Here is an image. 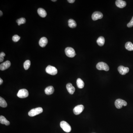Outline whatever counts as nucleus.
Returning <instances> with one entry per match:
<instances>
[{"mask_svg": "<svg viewBox=\"0 0 133 133\" xmlns=\"http://www.w3.org/2000/svg\"><path fill=\"white\" fill-rule=\"evenodd\" d=\"M66 89L70 94H73L75 91V88L71 83H68L66 85Z\"/></svg>", "mask_w": 133, "mask_h": 133, "instance_id": "12", "label": "nucleus"}, {"mask_svg": "<svg viewBox=\"0 0 133 133\" xmlns=\"http://www.w3.org/2000/svg\"><path fill=\"white\" fill-rule=\"evenodd\" d=\"M96 67L97 69L100 70L108 71L110 69L109 66H108V64L105 63L103 62L98 63L96 65Z\"/></svg>", "mask_w": 133, "mask_h": 133, "instance_id": "3", "label": "nucleus"}, {"mask_svg": "<svg viewBox=\"0 0 133 133\" xmlns=\"http://www.w3.org/2000/svg\"><path fill=\"white\" fill-rule=\"evenodd\" d=\"M133 26V16L131 20L127 24V27H132Z\"/></svg>", "mask_w": 133, "mask_h": 133, "instance_id": "27", "label": "nucleus"}, {"mask_svg": "<svg viewBox=\"0 0 133 133\" xmlns=\"http://www.w3.org/2000/svg\"><path fill=\"white\" fill-rule=\"evenodd\" d=\"M43 112V109L41 107H38L36 108L33 109L28 113L29 116L33 117L41 114Z\"/></svg>", "mask_w": 133, "mask_h": 133, "instance_id": "1", "label": "nucleus"}, {"mask_svg": "<svg viewBox=\"0 0 133 133\" xmlns=\"http://www.w3.org/2000/svg\"><path fill=\"white\" fill-rule=\"evenodd\" d=\"M54 89L53 86H50L46 88L45 89V92L47 95L52 94L54 92Z\"/></svg>", "mask_w": 133, "mask_h": 133, "instance_id": "15", "label": "nucleus"}, {"mask_svg": "<svg viewBox=\"0 0 133 133\" xmlns=\"http://www.w3.org/2000/svg\"><path fill=\"white\" fill-rule=\"evenodd\" d=\"M37 12L39 15L42 18L46 17L47 15L46 11L43 8H39L37 10Z\"/></svg>", "mask_w": 133, "mask_h": 133, "instance_id": "16", "label": "nucleus"}, {"mask_svg": "<svg viewBox=\"0 0 133 133\" xmlns=\"http://www.w3.org/2000/svg\"><path fill=\"white\" fill-rule=\"evenodd\" d=\"M52 2H55V1H57L56 0H52Z\"/></svg>", "mask_w": 133, "mask_h": 133, "instance_id": "31", "label": "nucleus"}, {"mask_svg": "<svg viewBox=\"0 0 133 133\" xmlns=\"http://www.w3.org/2000/svg\"><path fill=\"white\" fill-rule=\"evenodd\" d=\"M60 126L64 131L66 132H70L71 130V126L67 122L65 121H62L60 123Z\"/></svg>", "mask_w": 133, "mask_h": 133, "instance_id": "2", "label": "nucleus"}, {"mask_svg": "<svg viewBox=\"0 0 133 133\" xmlns=\"http://www.w3.org/2000/svg\"><path fill=\"white\" fill-rule=\"evenodd\" d=\"M115 106L118 109H121L123 106H126L127 103L126 101L121 99L116 100L115 101Z\"/></svg>", "mask_w": 133, "mask_h": 133, "instance_id": "6", "label": "nucleus"}, {"mask_svg": "<svg viewBox=\"0 0 133 133\" xmlns=\"http://www.w3.org/2000/svg\"><path fill=\"white\" fill-rule=\"evenodd\" d=\"M68 26L71 28H74L76 27L77 23L74 20L70 19L68 21Z\"/></svg>", "mask_w": 133, "mask_h": 133, "instance_id": "20", "label": "nucleus"}, {"mask_svg": "<svg viewBox=\"0 0 133 133\" xmlns=\"http://www.w3.org/2000/svg\"><path fill=\"white\" fill-rule=\"evenodd\" d=\"M5 56V54L4 53L2 52L0 53V62H2L4 61V57Z\"/></svg>", "mask_w": 133, "mask_h": 133, "instance_id": "26", "label": "nucleus"}, {"mask_svg": "<svg viewBox=\"0 0 133 133\" xmlns=\"http://www.w3.org/2000/svg\"><path fill=\"white\" fill-rule=\"evenodd\" d=\"M29 95V92L26 89H22L19 90L17 94V96L20 98H26Z\"/></svg>", "mask_w": 133, "mask_h": 133, "instance_id": "7", "label": "nucleus"}, {"mask_svg": "<svg viewBox=\"0 0 133 133\" xmlns=\"http://www.w3.org/2000/svg\"><path fill=\"white\" fill-rule=\"evenodd\" d=\"M31 65L30 61L29 60H27L25 61L23 64L24 68L25 70H27L29 68Z\"/></svg>", "mask_w": 133, "mask_h": 133, "instance_id": "23", "label": "nucleus"}, {"mask_svg": "<svg viewBox=\"0 0 133 133\" xmlns=\"http://www.w3.org/2000/svg\"><path fill=\"white\" fill-rule=\"evenodd\" d=\"M125 48L129 51H133V44L131 42H128L125 45Z\"/></svg>", "mask_w": 133, "mask_h": 133, "instance_id": "21", "label": "nucleus"}, {"mask_svg": "<svg viewBox=\"0 0 133 133\" xmlns=\"http://www.w3.org/2000/svg\"><path fill=\"white\" fill-rule=\"evenodd\" d=\"M103 17V13L100 11H95L92 15V19L93 20H96L102 18Z\"/></svg>", "mask_w": 133, "mask_h": 133, "instance_id": "9", "label": "nucleus"}, {"mask_svg": "<svg viewBox=\"0 0 133 133\" xmlns=\"http://www.w3.org/2000/svg\"><path fill=\"white\" fill-rule=\"evenodd\" d=\"M46 71L47 73L51 75H55L57 73V68L53 66L49 65L46 68Z\"/></svg>", "mask_w": 133, "mask_h": 133, "instance_id": "4", "label": "nucleus"}, {"mask_svg": "<svg viewBox=\"0 0 133 133\" xmlns=\"http://www.w3.org/2000/svg\"><path fill=\"white\" fill-rule=\"evenodd\" d=\"M67 1L69 3L72 4V3H74L75 2V0H68Z\"/></svg>", "mask_w": 133, "mask_h": 133, "instance_id": "28", "label": "nucleus"}, {"mask_svg": "<svg viewBox=\"0 0 133 133\" xmlns=\"http://www.w3.org/2000/svg\"><path fill=\"white\" fill-rule=\"evenodd\" d=\"M0 16H1L2 15H3V13H2V11H0Z\"/></svg>", "mask_w": 133, "mask_h": 133, "instance_id": "30", "label": "nucleus"}, {"mask_svg": "<svg viewBox=\"0 0 133 133\" xmlns=\"http://www.w3.org/2000/svg\"><path fill=\"white\" fill-rule=\"evenodd\" d=\"M26 20L25 18H19L16 20V22L18 26H20L22 24L25 23Z\"/></svg>", "mask_w": 133, "mask_h": 133, "instance_id": "24", "label": "nucleus"}, {"mask_svg": "<svg viewBox=\"0 0 133 133\" xmlns=\"http://www.w3.org/2000/svg\"><path fill=\"white\" fill-rule=\"evenodd\" d=\"M48 43V40L46 37H42L40 40L39 44L42 47H45Z\"/></svg>", "mask_w": 133, "mask_h": 133, "instance_id": "13", "label": "nucleus"}, {"mask_svg": "<svg viewBox=\"0 0 133 133\" xmlns=\"http://www.w3.org/2000/svg\"><path fill=\"white\" fill-rule=\"evenodd\" d=\"M115 4L116 6L120 8H123L126 6V2L122 0H117L116 1Z\"/></svg>", "mask_w": 133, "mask_h": 133, "instance_id": "14", "label": "nucleus"}, {"mask_svg": "<svg viewBox=\"0 0 133 133\" xmlns=\"http://www.w3.org/2000/svg\"><path fill=\"white\" fill-rule=\"evenodd\" d=\"M84 107L82 105H78L73 109V112L76 115H79L84 110Z\"/></svg>", "mask_w": 133, "mask_h": 133, "instance_id": "8", "label": "nucleus"}, {"mask_svg": "<svg viewBox=\"0 0 133 133\" xmlns=\"http://www.w3.org/2000/svg\"><path fill=\"white\" fill-rule=\"evenodd\" d=\"M77 84L78 87L79 89H82L84 86V83L83 81L78 78L77 80Z\"/></svg>", "mask_w": 133, "mask_h": 133, "instance_id": "19", "label": "nucleus"}, {"mask_svg": "<svg viewBox=\"0 0 133 133\" xmlns=\"http://www.w3.org/2000/svg\"><path fill=\"white\" fill-rule=\"evenodd\" d=\"M11 66V62L7 60L0 64V69L2 71L6 70L9 68Z\"/></svg>", "mask_w": 133, "mask_h": 133, "instance_id": "11", "label": "nucleus"}, {"mask_svg": "<svg viewBox=\"0 0 133 133\" xmlns=\"http://www.w3.org/2000/svg\"><path fill=\"white\" fill-rule=\"evenodd\" d=\"M0 106L3 108H6L7 106L6 102L1 97H0Z\"/></svg>", "mask_w": 133, "mask_h": 133, "instance_id": "22", "label": "nucleus"}, {"mask_svg": "<svg viewBox=\"0 0 133 133\" xmlns=\"http://www.w3.org/2000/svg\"><path fill=\"white\" fill-rule=\"evenodd\" d=\"M65 52L66 56L70 58L74 57L76 55L74 50L71 47H67L66 48Z\"/></svg>", "mask_w": 133, "mask_h": 133, "instance_id": "5", "label": "nucleus"}, {"mask_svg": "<svg viewBox=\"0 0 133 133\" xmlns=\"http://www.w3.org/2000/svg\"><path fill=\"white\" fill-rule=\"evenodd\" d=\"M20 39V37L18 35H14V36H13L12 40L14 42H18Z\"/></svg>", "mask_w": 133, "mask_h": 133, "instance_id": "25", "label": "nucleus"}, {"mask_svg": "<svg viewBox=\"0 0 133 133\" xmlns=\"http://www.w3.org/2000/svg\"><path fill=\"white\" fill-rule=\"evenodd\" d=\"M0 123L2 124L5 125L6 126L9 125L10 124V122L7 120L5 117L2 115L0 116Z\"/></svg>", "mask_w": 133, "mask_h": 133, "instance_id": "17", "label": "nucleus"}, {"mask_svg": "<svg viewBox=\"0 0 133 133\" xmlns=\"http://www.w3.org/2000/svg\"><path fill=\"white\" fill-rule=\"evenodd\" d=\"M105 39L103 36L99 37L96 41L97 44L100 46H103L105 43Z\"/></svg>", "mask_w": 133, "mask_h": 133, "instance_id": "18", "label": "nucleus"}, {"mask_svg": "<svg viewBox=\"0 0 133 133\" xmlns=\"http://www.w3.org/2000/svg\"><path fill=\"white\" fill-rule=\"evenodd\" d=\"M3 80L1 79V78H0V85H2V84L3 83Z\"/></svg>", "mask_w": 133, "mask_h": 133, "instance_id": "29", "label": "nucleus"}, {"mask_svg": "<svg viewBox=\"0 0 133 133\" xmlns=\"http://www.w3.org/2000/svg\"><path fill=\"white\" fill-rule=\"evenodd\" d=\"M118 71L119 73L122 75H124L126 74L127 73H128L129 71V68L127 67H125L123 66H119L118 68Z\"/></svg>", "mask_w": 133, "mask_h": 133, "instance_id": "10", "label": "nucleus"}]
</instances>
